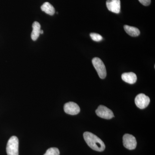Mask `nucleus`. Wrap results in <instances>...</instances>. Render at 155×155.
Returning <instances> with one entry per match:
<instances>
[{"instance_id": "9d476101", "label": "nucleus", "mask_w": 155, "mask_h": 155, "mask_svg": "<svg viewBox=\"0 0 155 155\" xmlns=\"http://www.w3.org/2000/svg\"><path fill=\"white\" fill-rule=\"evenodd\" d=\"M32 26L33 29L31 33V38L34 41H35L40 34L41 25L38 22L35 21L33 22Z\"/></svg>"}, {"instance_id": "20e7f679", "label": "nucleus", "mask_w": 155, "mask_h": 155, "mask_svg": "<svg viewBox=\"0 0 155 155\" xmlns=\"http://www.w3.org/2000/svg\"><path fill=\"white\" fill-rule=\"evenodd\" d=\"M96 113L99 117L106 119H111L114 116L113 111L103 105L99 106L96 110Z\"/></svg>"}, {"instance_id": "dca6fc26", "label": "nucleus", "mask_w": 155, "mask_h": 155, "mask_svg": "<svg viewBox=\"0 0 155 155\" xmlns=\"http://www.w3.org/2000/svg\"><path fill=\"white\" fill-rule=\"evenodd\" d=\"M44 33L43 30H41L40 31V34H43Z\"/></svg>"}, {"instance_id": "f257e3e1", "label": "nucleus", "mask_w": 155, "mask_h": 155, "mask_svg": "<svg viewBox=\"0 0 155 155\" xmlns=\"http://www.w3.org/2000/svg\"><path fill=\"white\" fill-rule=\"evenodd\" d=\"M83 136L86 143L92 149L98 152H102L105 149L104 142L93 134L86 131L84 133Z\"/></svg>"}, {"instance_id": "4468645a", "label": "nucleus", "mask_w": 155, "mask_h": 155, "mask_svg": "<svg viewBox=\"0 0 155 155\" xmlns=\"http://www.w3.org/2000/svg\"><path fill=\"white\" fill-rule=\"evenodd\" d=\"M90 36L92 39L95 41H100L103 40L102 36L99 34L91 33L90 34Z\"/></svg>"}, {"instance_id": "f03ea898", "label": "nucleus", "mask_w": 155, "mask_h": 155, "mask_svg": "<svg viewBox=\"0 0 155 155\" xmlns=\"http://www.w3.org/2000/svg\"><path fill=\"white\" fill-rule=\"evenodd\" d=\"M8 155H19V140L13 136L9 139L6 147Z\"/></svg>"}, {"instance_id": "7ed1b4c3", "label": "nucleus", "mask_w": 155, "mask_h": 155, "mask_svg": "<svg viewBox=\"0 0 155 155\" xmlns=\"http://www.w3.org/2000/svg\"><path fill=\"white\" fill-rule=\"evenodd\" d=\"M92 62L100 78L101 79L105 78L107 76V70L102 60L99 58H95L92 59Z\"/></svg>"}, {"instance_id": "423d86ee", "label": "nucleus", "mask_w": 155, "mask_h": 155, "mask_svg": "<svg viewBox=\"0 0 155 155\" xmlns=\"http://www.w3.org/2000/svg\"><path fill=\"white\" fill-rule=\"evenodd\" d=\"M150 103V98L143 94H140L137 96L135 98V104L140 109L146 108Z\"/></svg>"}, {"instance_id": "6e6552de", "label": "nucleus", "mask_w": 155, "mask_h": 155, "mask_svg": "<svg viewBox=\"0 0 155 155\" xmlns=\"http://www.w3.org/2000/svg\"><path fill=\"white\" fill-rule=\"evenodd\" d=\"M120 0H107L106 2V5L109 11L118 14L120 12Z\"/></svg>"}, {"instance_id": "f8f14e48", "label": "nucleus", "mask_w": 155, "mask_h": 155, "mask_svg": "<svg viewBox=\"0 0 155 155\" xmlns=\"http://www.w3.org/2000/svg\"><path fill=\"white\" fill-rule=\"evenodd\" d=\"M124 28L125 32L130 36L137 37L140 34V30L136 27L129 26V25H124Z\"/></svg>"}, {"instance_id": "39448f33", "label": "nucleus", "mask_w": 155, "mask_h": 155, "mask_svg": "<svg viewBox=\"0 0 155 155\" xmlns=\"http://www.w3.org/2000/svg\"><path fill=\"white\" fill-rule=\"evenodd\" d=\"M123 143L124 146L129 150L135 149L137 144L135 137L128 134H126L123 136Z\"/></svg>"}, {"instance_id": "ddd939ff", "label": "nucleus", "mask_w": 155, "mask_h": 155, "mask_svg": "<svg viewBox=\"0 0 155 155\" xmlns=\"http://www.w3.org/2000/svg\"><path fill=\"white\" fill-rule=\"evenodd\" d=\"M60 151L55 147L50 148L44 155H60Z\"/></svg>"}, {"instance_id": "0eeeda50", "label": "nucleus", "mask_w": 155, "mask_h": 155, "mask_svg": "<svg viewBox=\"0 0 155 155\" xmlns=\"http://www.w3.org/2000/svg\"><path fill=\"white\" fill-rule=\"evenodd\" d=\"M64 110L66 114L71 115H75L79 114L80 107L76 103L69 102L66 103L64 106Z\"/></svg>"}, {"instance_id": "1a4fd4ad", "label": "nucleus", "mask_w": 155, "mask_h": 155, "mask_svg": "<svg viewBox=\"0 0 155 155\" xmlns=\"http://www.w3.org/2000/svg\"><path fill=\"white\" fill-rule=\"evenodd\" d=\"M122 80L126 83L133 84L136 82L137 77L135 73L132 72H126L123 73L122 75Z\"/></svg>"}, {"instance_id": "9b49d317", "label": "nucleus", "mask_w": 155, "mask_h": 155, "mask_svg": "<svg viewBox=\"0 0 155 155\" xmlns=\"http://www.w3.org/2000/svg\"><path fill=\"white\" fill-rule=\"evenodd\" d=\"M41 8L42 11L51 16H53L55 13V10L54 7L48 2L44 3L43 5L41 7Z\"/></svg>"}, {"instance_id": "2eb2a0df", "label": "nucleus", "mask_w": 155, "mask_h": 155, "mask_svg": "<svg viewBox=\"0 0 155 155\" xmlns=\"http://www.w3.org/2000/svg\"><path fill=\"white\" fill-rule=\"evenodd\" d=\"M138 1L143 5L145 6L149 5L151 3V0H138Z\"/></svg>"}]
</instances>
